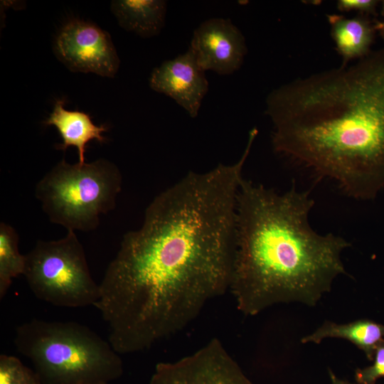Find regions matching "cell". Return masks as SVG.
Segmentation results:
<instances>
[{
    "mask_svg": "<svg viewBox=\"0 0 384 384\" xmlns=\"http://www.w3.org/2000/svg\"><path fill=\"white\" fill-rule=\"evenodd\" d=\"M251 148L234 164L187 174L152 200L139 229L124 235L94 306L119 354L179 332L229 289L237 198Z\"/></svg>",
    "mask_w": 384,
    "mask_h": 384,
    "instance_id": "6da1fadb",
    "label": "cell"
},
{
    "mask_svg": "<svg viewBox=\"0 0 384 384\" xmlns=\"http://www.w3.org/2000/svg\"><path fill=\"white\" fill-rule=\"evenodd\" d=\"M265 114L281 156L356 200L384 190V48L273 90Z\"/></svg>",
    "mask_w": 384,
    "mask_h": 384,
    "instance_id": "7a4b0ae2",
    "label": "cell"
},
{
    "mask_svg": "<svg viewBox=\"0 0 384 384\" xmlns=\"http://www.w3.org/2000/svg\"><path fill=\"white\" fill-rule=\"evenodd\" d=\"M314 205L294 186L278 193L243 178L229 290L245 315L280 303L314 306L338 276L347 274L341 256L351 243L312 228Z\"/></svg>",
    "mask_w": 384,
    "mask_h": 384,
    "instance_id": "3957f363",
    "label": "cell"
},
{
    "mask_svg": "<svg viewBox=\"0 0 384 384\" xmlns=\"http://www.w3.org/2000/svg\"><path fill=\"white\" fill-rule=\"evenodd\" d=\"M14 341L41 384L109 383L123 373L110 342L76 322L33 319L16 328Z\"/></svg>",
    "mask_w": 384,
    "mask_h": 384,
    "instance_id": "277c9868",
    "label": "cell"
},
{
    "mask_svg": "<svg viewBox=\"0 0 384 384\" xmlns=\"http://www.w3.org/2000/svg\"><path fill=\"white\" fill-rule=\"evenodd\" d=\"M122 186L119 169L107 159L70 164L63 159L38 182L35 194L51 223L90 232L115 208Z\"/></svg>",
    "mask_w": 384,
    "mask_h": 384,
    "instance_id": "5b68a950",
    "label": "cell"
},
{
    "mask_svg": "<svg viewBox=\"0 0 384 384\" xmlns=\"http://www.w3.org/2000/svg\"><path fill=\"white\" fill-rule=\"evenodd\" d=\"M26 255L23 275L34 295L60 307L95 306L100 285L92 279L75 231L58 240H38Z\"/></svg>",
    "mask_w": 384,
    "mask_h": 384,
    "instance_id": "8992f818",
    "label": "cell"
},
{
    "mask_svg": "<svg viewBox=\"0 0 384 384\" xmlns=\"http://www.w3.org/2000/svg\"><path fill=\"white\" fill-rule=\"evenodd\" d=\"M53 50L73 72L113 78L119 69V59L110 34L90 22L68 21L58 32Z\"/></svg>",
    "mask_w": 384,
    "mask_h": 384,
    "instance_id": "52a82bcc",
    "label": "cell"
},
{
    "mask_svg": "<svg viewBox=\"0 0 384 384\" xmlns=\"http://www.w3.org/2000/svg\"><path fill=\"white\" fill-rule=\"evenodd\" d=\"M149 384H254L222 343L213 338L196 352L156 364Z\"/></svg>",
    "mask_w": 384,
    "mask_h": 384,
    "instance_id": "ba28073f",
    "label": "cell"
},
{
    "mask_svg": "<svg viewBox=\"0 0 384 384\" xmlns=\"http://www.w3.org/2000/svg\"><path fill=\"white\" fill-rule=\"evenodd\" d=\"M189 48L203 70L223 75L238 70L247 50L241 31L223 18L203 21L194 30Z\"/></svg>",
    "mask_w": 384,
    "mask_h": 384,
    "instance_id": "9c48e42d",
    "label": "cell"
},
{
    "mask_svg": "<svg viewBox=\"0 0 384 384\" xmlns=\"http://www.w3.org/2000/svg\"><path fill=\"white\" fill-rule=\"evenodd\" d=\"M193 50L164 61L150 76L152 90L172 98L191 117L198 114L203 99L208 91V81Z\"/></svg>",
    "mask_w": 384,
    "mask_h": 384,
    "instance_id": "30bf717a",
    "label": "cell"
},
{
    "mask_svg": "<svg viewBox=\"0 0 384 384\" xmlns=\"http://www.w3.org/2000/svg\"><path fill=\"white\" fill-rule=\"evenodd\" d=\"M63 105V100H56L53 112L43 124L55 126L60 134L63 142L57 144L55 148L65 151L69 146L76 147L79 163L83 164L87 143L94 139L105 142L107 138L102 133L107 132L108 128L104 124L95 125L89 114L78 110H67Z\"/></svg>",
    "mask_w": 384,
    "mask_h": 384,
    "instance_id": "8fae6325",
    "label": "cell"
},
{
    "mask_svg": "<svg viewBox=\"0 0 384 384\" xmlns=\"http://www.w3.org/2000/svg\"><path fill=\"white\" fill-rule=\"evenodd\" d=\"M331 34L336 50L343 58L342 65L351 60L361 59L370 53L376 29L369 16L358 14L353 18L327 15Z\"/></svg>",
    "mask_w": 384,
    "mask_h": 384,
    "instance_id": "7c38bea8",
    "label": "cell"
},
{
    "mask_svg": "<svg viewBox=\"0 0 384 384\" xmlns=\"http://www.w3.org/2000/svg\"><path fill=\"white\" fill-rule=\"evenodd\" d=\"M167 3L162 0H117L111 10L125 30L142 38L159 34L164 26Z\"/></svg>",
    "mask_w": 384,
    "mask_h": 384,
    "instance_id": "4fadbf2b",
    "label": "cell"
},
{
    "mask_svg": "<svg viewBox=\"0 0 384 384\" xmlns=\"http://www.w3.org/2000/svg\"><path fill=\"white\" fill-rule=\"evenodd\" d=\"M326 338H343L363 351L371 360L378 348L384 346V326L367 319L347 324L326 321L314 332L303 337L301 343H320Z\"/></svg>",
    "mask_w": 384,
    "mask_h": 384,
    "instance_id": "5bb4252c",
    "label": "cell"
},
{
    "mask_svg": "<svg viewBox=\"0 0 384 384\" xmlns=\"http://www.w3.org/2000/svg\"><path fill=\"white\" fill-rule=\"evenodd\" d=\"M19 237L16 230L4 222L0 223V297L6 294L12 279L23 274L26 255L18 250Z\"/></svg>",
    "mask_w": 384,
    "mask_h": 384,
    "instance_id": "9a60e30c",
    "label": "cell"
},
{
    "mask_svg": "<svg viewBox=\"0 0 384 384\" xmlns=\"http://www.w3.org/2000/svg\"><path fill=\"white\" fill-rule=\"evenodd\" d=\"M0 384H41L35 370L28 368L16 357L0 356Z\"/></svg>",
    "mask_w": 384,
    "mask_h": 384,
    "instance_id": "2e32d148",
    "label": "cell"
},
{
    "mask_svg": "<svg viewBox=\"0 0 384 384\" xmlns=\"http://www.w3.org/2000/svg\"><path fill=\"white\" fill-rule=\"evenodd\" d=\"M382 377H384V346L376 350L372 366L358 368L355 373V379L358 384H375L376 380Z\"/></svg>",
    "mask_w": 384,
    "mask_h": 384,
    "instance_id": "e0dca14e",
    "label": "cell"
},
{
    "mask_svg": "<svg viewBox=\"0 0 384 384\" xmlns=\"http://www.w3.org/2000/svg\"><path fill=\"white\" fill-rule=\"evenodd\" d=\"M377 0H339L337 8L341 11H356L358 14L377 16Z\"/></svg>",
    "mask_w": 384,
    "mask_h": 384,
    "instance_id": "ac0fdd59",
    "label": "cell"
},
{
    "mask_svg": "<svg viewBox=\"0 0 384 384\" xmlns=\"http://www.w3.org/2000/svg\"><path fill=\"white\" fill-rule=\"evenodd\" d=\"M329 373L331 380V384H351L347 380L338 378L331 369H329Z\"/></svg>",
    "mask_w": 384,
    "mask_h": 384,
    "instance_id": "d6986e66",
    "label": "cell"
},
{
    "mask_svg": "<svg viewBox=\"0 0 384 384\" xmlns=\"http://www.w3.org/2000/svg\"><path fill=\"white\" fill-rule=\"evenodd\" d=\"M375 27L376 32H378L380 36L384 41V21H379L378 19H374Z\"/></svg>",
    "mask_w": 384,
    "mask_h": 384,
    "instance_id": "ffe728a7",
    "label": "cell"
},
{
    "mask_svg": "<svg viewBox=\"0 0 384 384\" xmlns=\"http://www.w3.org/2000/svg\"><path fill=\"white\" fill-rule=\"evenodd\" d=\"M380 15L384 17V0L381 1Z\"/></svg>",
    "mask_w": 384,
    "mask_h": 384,
    "instance_id": "44dd1931",
    "label": "cell"
},
{
    "mask_svg": "<svg viewBox=\"0 0 384 384\" xmlns=\"http://www.w3.org/2000/svg\"><path fill=\"white\" fill-rule=\"evenodd\" d=\"M102 384H109V383H102Z\"/></svg>",
    "mask_w": 384,
    "mask_h": 384,
    "instance_id": "7402d4cb",
    "label": "cell"
}]
</instances>
